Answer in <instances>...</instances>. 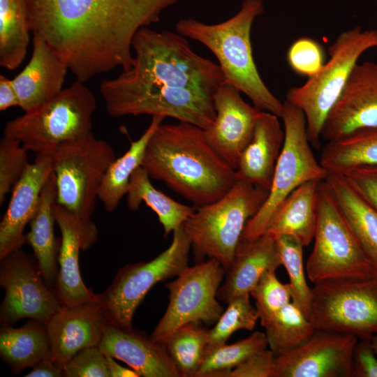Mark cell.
I'll return each instance as SVG.
<instances>
[{"instance_id": "cell-1", "label": "cell", "mask_w": 377, "mask_h": 377, "mask_svg": "<svg viewBox=\"0 0 377 377\" xmlns=\"http://www.w3.org/2000/svg\"><path fill=\"white\" fill-rule=\"evenodd\" d=\"M179 0H26L33 36L43 38L85 82L115 68L128 70L135 34Z\"/></svg>"}, {"instance_id": "cell-2", "label": "cell", "mask_w": 377, "mask_h": 377, "mask_svg": "<svg viewBox=\"0 0 377 377\" xmlns=\"http://www.w3.org/2000/svg\"><path fill=\"white\" fill-rule=\"evenodd\" d=\"M141 166L150 178L199 207L221 198L237 181L235 170L211 145L205 130L184 121L158 126Z\"/></svg>"}, {"instance_id": "cell-3", "label": "cell", "mask_w": 377, "mask_h": 377, "mask_svg": "<svg viewBox=\"0 0 377 377\" xmlns=\"http://www.w3.org/2000/svg\"><path fill=\"white\" fill-rule=\"evenodd\" d=\"M128 70L111 79L117 86L153 93L191 89L214 94L226 81L219 64L196 54L177 31L140 29L132 41Z\"/></svg>"}, {"instance_id": "cell-4", "label": "cell", "mask_w": 377, "mask_h": 377, "mask_svg": "<svg viewBox=\"0 0 377 377\" xmlns=\"http://www.w3.org/2000/svg\"><path fill=\"white\" fill-rule=\"evenodd\" d=\"M263 12L262 0H244L239 10L222 22L209 24L183 18L177 22L175 31L207 47L216 57L226 81L246 94L254 107L281 118L283 103L264 83L253 57L251 27Z\"/></svg>"}, {"instance_id": "cell-5", "label": "cell", "mask_w": 377, "mask_h": 377, "mask_svg": "<svg viewBox=\"0 0 377 377\" xmlns=\"http://www.w3.org/2000/svg\"><path fill=\"white\" fill-rule=\"evenodd\" d=\"M377 47V29L360 26L341 32L330 45V59L302 85L289 89L288 102L304 114L311 147H320L321 131L330 110L341 95L360 56Z\"/></svg>"}, {"instance_id": "cell-6", "label": "cell", "mask_w": 377, "mask_h": 377, "mask_svg": "<svg viewBox=\"0 0 377 377\" xmlns=\"http://www.w3.org/2000/svg\"><path fill=\"white\" fill-rule=\"evenodd\" d=\"M96 107L94 94L76 80L52 99L8 121L3 136L17 140L27 151L47 152L91 132Z\"/></svg>"}, {"instance_id": "cell-7", "label": "cell", "mask_w": 377, "mask_h": 377, "mask_svg": "<svg viewBox=\"0 0 377 377\" xmlns=\"http://www.w3.org/2000/svg\"><path fill=\"white\" fill-rule=\"evenodd\" d=\"M269 191L260 186L236 181L221 198L200 207L183 228L198 256L230 265L247 221L260 209Z\"/></svg>"}, {"instance_id": "cell-8", "label": "cell", "mask_w": 377, "mask_h": 377, "mask_svg": "<svg viewBox=\"0 0 377 377\" xmlns=\"http://www.w3.org/2000/svg\"><path fill=\"white\" fill-rule=\"evenodd\" d=\"M47 152L55 177L56 202L80 219L89 220L103 177L117 158L113 148L91 131Z\"/></svg>"}, {"instance_id": "cell-9", "label": "cell", "mask_w": 377, "mask_h": 377, "mask_svg": "<svg viewBox=\"0 0 377 377\" xmlns=\"http://www.w3.org/2000/svg\"><path fill=\"white\" fill-rule=\"evenodd\" d=\"M283 105L281 119L285 138L272 186L262 207L247 221L241 239L250 241L262 236L277 208L296 188L309 181L323 182L329 175L313 155L304 114L287 101Z\"/></svg>"}, {"instance_id": "cell-10", "label": "cell", "mask_w": 377, "mask_h": 377, "mask_svg": "<svg viewBox=\"0 0 377 377\" xmlns=\"http://www.w3.org/2000/svg\"><path fill=\"white\" fill-rule=\"evenodd\" d=\"M314 245L306 263L313 283L332 279H371L377 268L352 232L325 180L320 184Z\"/></svg>"}, {"instance_id": "cell-11", "label": "cell", "mask_w": 377, "mask_h": 377, "mask_svg": "<svg viewBox=\"0 0 377 377\" xmlns=\"http://www.w3.org/2000/svg\"><path fill=\"white\" fill-rule=\"evenodd\" d=\"M309 318L315 330L371 339L377 334V276L339 278L315 283Z\"/></svg>"}, {"instance_id": "cell-12", "label": "cell", "mask_w": 377, "mask_h": 377, "mask_svg": "<svg viewBox=\"0 0 377 377\" xmlns=\"http://www.w3.org/2000/svg\"><path fill=\"white\" fill-rule=\"evenodd\" d=\"M170 245L153 260L126 265L117 272L112 283L98 294L108 321L131 327L137 308L158 282L178 276L188 265L191 242L183 226L173 232Z\"/></svg>"}, {"instance_id": "cell-13", "label": "cell", "mask_w": 377, "mask_h": 377, "mask_svg": "<svg viewBox=\"0 0 377 377\" xmlns=\"http://www.w3.org/2000/svg\"><path fill=\"white\" fill-rule=\"evenodd\" d=\"M225 272L219 262L209 258L188 266L166 283L169 303L151 334L153 339L163 343L177 328L191 322L215 324L224 311L216 293Z\"/></svg>"}, {"instance_id": "cell-14", "label": "cell", "mask_w": 377, "mask_h": 377, "mask_svg": "<svg viewBox=\"0 0 377 377\" xmlns=\"http://www.w3.org/2000/svg\"><path fill=\"white\" fill-rule=\"evenodd\" d=\"M0 260V285L5 290L1 325H10L26 318L46 323L61 304L47 285L37 262L22 248Z\"/></svg>"}, {"instance_id": "cell-15", "label": "cell", "mask_w": 377, "mask_h": 377, "mask_svg": "<svg viewBox=\"0 0 377 377\" xmlns=\"http://www.w3.org/2000/svg\"><path fill=\"white\" fill-rule=\"evenodd\" d=\"M357 337L316 330L306 341L275 357L274 377H351Z\"/></svg>"}, {"instance_id": "cell-16", "label": "cell", "mask_w": 377, "mask_h": 377, "mask_svg": "<svg viewBox=\"0 0 377 377\" xmlns=\"http://www.w3.org/2000/svg\"><path fill=\"white\" fill-rule=\"evenodd\" d=\"M377 128V63L357 64L321 131L327 142L357 131Z\"/></svg>"}, {"instance_id": "cell-17", "label": "cell", "mask_w": 377, "mask_h": 377, "mask_svg": "<svg viewBox=\"0 0 377 377\" xmlns=\"http://www.w3.org/2000/svg\"><path fill=\"white\" fill-rule=\"evenodd\" d=\"M53 214L61 234L58 255L59 268L54 292L61 305H75L98 300V295L84 283L79 267V253L98 240V229L89 220H83L56 202Z\"/></svg>"}, {"instance_id": "cell-18", "label": "cell", "mask_w": 377, "mask_h": 377, "mask_svg": "<svg viewBox=\"0 0 377 377\" xmlns=\"http://www.w3.org/2000/svg\"><path fill=\"white\" fill-rule=\"evenodd\" d=\"M214 124L205 130L211 145L235 170L262 110L245 102L241 91L225 81L214 94Z\"/></svg>"}, {"instance_id": "cell-19", "label": "cell", "mask_w": 377, "mask_h": 377, "mask_svg": "<svg viewBox=\"0 0 377 377\" xmlns=\"http://www.w3.org/2000/svg\"><path fill=\"white\" fill-rule=\"evenodd\" d=\"M107 321L99 298L61 305L46 323L52 360L64 367L79 350L98 346Z\"/></svg>"}, {"instance_id": "cell-20", "label": "cell", "mask_w": 377, "mask_h": 377, "mask_svg": "<svg viewBox=\"0 0 377 377\" xmlns=\"http://www.w3.org/2000/svg\"><path fill=\"white\" fill-rule=\"evenodd\" d=\"M53 172L49 152L36 154L12 188L8 208L0 223V259L27 243L25 226L34 217L41 191Z\"/></svg>"}, {"instance_id": "cell-21", "label": "cell", "mask_w": 377, "mask_h": 377, "mask_svg": "<svg viewBox=\"0 0 377 377\" xmlns=\"http://www.w3.org/2000/svg\"><path fill=\"white\" fill-rule=\"evenodd\" d=\"M100 350L108 356L126 363L143 377H179L165 345L151 336L107 321Z\"/></svg>"}, {"instance_id": "cell-22", "label": "cell", "mask_w": 377, "mask_h": 377, "mask_svg": "<svg viewBox=\"0 0 377 377\" xmlns=\"http://www.w3.org/2000/svg\"><path fill=\"white\" fill-rule=\"evenodd\" d=\"M67 64L38 36L33 37L31 57L13 79L19 107L30 111L45 103L63 89Z\"/></svg>"}, {"instance_id": "cell-23", "label": "cell", "mask_w": 377, "mask_h": 377, "mask_svg": "<svg viewBox=\"0 0 377 377\" xmlns=\"http://www.w3.org/2000/svg\"><path fill=\"white\" fill-rule=\"evenodd\" d=\"M281 265L276 239L269 234L265 232L254 240L240 239L226 269L217 299L228 304L235 297L250 294L265 272L276 271Z\"/></svg>"}, {"instance_id": "cell-24", "label": "cell", "mask_w": 377, "mask_h": 377, "mask_svg": "<svg viewBox=\"0 0 377 377\" xmlns=\"http://www.w3.org/2000/svg\"><path fill=\"white\" fill-rule=\"evenodd\" d=\"M279 118L261 111L253 135L239 156L235 170L237 181L269 191L285 138Z\"/></svg>"}, {"instance_id": "cell-25", "label": "cell", "mask_w": 377, "mask_h": 377, "mask_svg": "<svg viewBox=\"0 0 377 377\" xmlns=\"http://www.w3.org/2000/svg\"><path fill=\"white\" fill-rule=\"evenodd\" d=\"M318 181H309L296 188L279 205L265 232L275 239L290 235L306 246L314 238L317 221Z\"/></svg>"}, {"instance_id": "cell-26", "label": "cell", "mask_w": 377, "mask_h": 377, "mask_svg": "<svg viewBox=\"0 0 377 377\" xmlns=\"http://www.w3.org/2000/svg\"><path fill=\"white\" fill-rule=\"evenodd\" d=\"M325 182L352 232L377 268V211L343 175L329 174Z\"/></svg>"}, {"instance_id": "cell-27", "label": "cell", "mask_w": 377, "mask_h": 377, "mask_svg": "<svg viewBox=\"0 0 377 377\" xmlns=\"http://www.w3.org/2000/svg\"><path fill=\"white\" fill-rule=\"evenodd\" d=\"M56 196V182L52 172L43 188L36 212L29 223L30 230L26 235L27 243L31 246L41 274L52 289L57 276V261L61 244V239L55 237L54 231L56 221L53 205Z\"/></svg>"}, {"instance_id": "cell-28", "label": "cell", "mask_w": 377, "mask_h": 377, "mask_svg": "<svg viewBox=\"0 0 377 377\" xmlns=\"http://www.w3.org/2000/svg\"><path fill=\"white\" fill-rule=\"evenodd\" d=\"M0 355L15 374L52 358L46 323L31 319L21 327L3 326L0 332Z\"/></svg>"}, {"instance_id": "cell-29", "label": "cell", "mask_w": 377, "mask_h": 377, "mask_svg": "<svg viewBox=\"0 0 377 377\" xmlns=\"http://www.w3.org/2000/svg\"><path fill=\"white\" fill-rule=\"evenodd\" d=\"M142 202L157 215L163 228L164 237L182 226L195 211L192 207L182 204L156 189L147 171L139 166L131 175L126 202L128 209L135 211L139 209Z\"/></svg>"}, {"instance_id": "cell-30", "label": "cell", "mask_w": 377, "mask_h": 377, "mask_svg": "<svg viewBox=\"0 0 377 377\" xmlns=\"http://www.w3.org/2000/svg\"><path fill=\"white\" fill-rule=\"evenodd\" d=\"M165 118L152 116L143 134L137 140L131 141L128 151L108 167L98 191V198L106 212H113L126 195L133 172L141 166L147 142Z\"/></svg>"}, {"instance_id": "cell-31", "label": "cell", "mask_w": 377, "mask_h": 377, "mask_svg": "<svg viewBox=\"0 0 377 377\" xmlns=\"http://www.w3.org/2000/svg\"><path fill=\"white\" fill-rule=\"evenodd\" d=\"M320 163L329 174L339 175L357 167L377 165V128L359 130L327 142Z\"/></svg>"}, {"instance_id": "cell-32", "label": "cell", "mask_w": 377, "mask_h": 377, "mask_svg": "<svg viewBox=\"0 0 377 377\" xmlns=\"http://www.w3.org/2000/svg\"><path fill=\"white\" fill-rule=\"evenodd\" d=\"M31 31L26 0H0V65L16 69L24 59Z\"/></svg>"}, {"instance_id": "cell-33", "label": "cell", "mask_w": 377, "mask_h": 377, "mask_svg": "<svg viewBox=\"0 0 377 377\" xmlns=\"http://www.w3.org/2000/svg\"><path fill=\"white\" fill-rule=\"evenodd\" d=\"M268 348L279 356L296 348L315 332L309 318L293 302L260 321Z\"/></svg>"}, {"instance_id": "cell-34", "label": "cell", "mask_w": 377, "mask_h": 377, "mask_svg": "<svg viewBox=\"0 0 377 377\" xmlns=\"http://www.w3.org/2000/svg\"><path fill=\"white\" fill-rule=\"evenodd\" d=\"M209 330L200 322L186 323L163 343L179 377H195L208 345Z\"/></svg>"}, {"instance_id": "cell-35", "label": "cell", "mask_w": 377, "mask_h": 377, "mask_svg": "<svg viewBox=\"0 0 377 377\" xmlns=\"http://www.w3.org/2000/svg\"><path fill=\"white\" fill-rule=\"evenodd\" d=\"M267 348L265 334L259 331L232 344L207 346L195 377H228L232 369Z\"/></svg>"}, {"instance_id": "cell-36", "label": "cell", "mask_w": 377, "mask_h": 377, "mask_svg": "<svg viewBox=\"0 0 377 377\" xmlns=\"http://www.w3.org/2000/svg\"><path fill=\"white\" fill-rule=\"evenodd\" d=\"M277 250L289 277L292 302L309 318L312 288L306 282L303 264V247L301 242L290 235L276 238Z\"/></svg>"}, {"instance_id": "cell-37", "label": "cell", "mask_w": 377, "mask_h": 377, "mask_svg": "<svg viewBox=\"0 0 377 377\" xmlns=\"http://www.w3.org/2000/svg\"><path fill=\"white\" fill-rule=\"evenodd\" d=\"M227 304V309L209 330L208 346L226 343L236 331L252 330L259 320L256 306L251 304L250 294L235 297Z\"/></svg>"}, {"instance_id": "cell-38", "label": "cell", "mask_w": 377, "mask_h": 377, "mask_svg": "<svg viewBox=\"0 0 377 377\" xmlns=\"http://www.w3.org/2000/svg\"><path fill=\"white\" fill-rule=\"evenodd\" d=\"M256 302L260 321L270 317L290 302L292 295L288 283H282L275 270L265 272L250 292Z\"/></svg>"}, {"instance_id": "cell-39", "label": "cell", "mask_w": 377, "mask_h": 377, "mask_svg": "<svg viewBox=\"0 0 377 377\" xmlns=\"http://www.w3.org/2000/svg\"><path fill=\"white\" fill-rule=\"evenodd\" d=\"M27 150L17 140L3 136L0 141V205L30 163Z\"/></svg>"}, {"instance_id": "cell-40", "label": "cell", "mask_w": 377, "mask_h": 377, "mask_svg": "<svg viewBox=\"0 0 377 377\" xmlns=\"http://www.w3.org/2000/svg\"><path fill=\"white\" fill-rule=\"evenodd\" d=\"M287 59L294 71L311 77L323 66L324 52L320 45L315 40L302 37L290 45Z\"/></svg>"}, {"instance_id": "cell-41", "label": "cell", "mask_w": 377, "mask_h": 377, "mask_svg": "<svg viewBox=\"0 0 377 377\" xmlns=\"http://www.w3.org/2000/svg\"><path fill=\"white\" fill-rule=\"evenodd\" d=\"M63 370L66 377H110L106 356L98 346L79 350Z\"/></svg>"}, {"instance_id": "cell-42", "label": "cell", "mask_w": 377, "mask_h": 377, "mask_svg": "<svg viewBox=\"0 0 377 377\" xmlns=\"http://www.w3.org/2000/svg\"><path fill=\"white\" fill-rule=\"evenodd\" d=\"M342 175L377 211V165L354 168L346 171Z\"/></svg>"}, {"instance_id": "cell-43", "label": "cell", "mask_w": 377, "mask_h": 377, "mask_svg": "<svg viewBox=\"0 0 377 377\" xmlns=\"http://www.w3.org/2000/svg\"><path fill=\"white\" fill-rule=\"evenodd\" d=\"M275 355L265 348L253 354L232 369L228 377H274Z\"/></svg>"}, {"instance_id": "cell-44", "label": "cell", "mask_w": 377, "mask_h": 377, "mask_svg": "<svg viewBox=\"0 0 377 377\" xmlns=\"http://www.w3.org/2000/svg\"><path fill=\"white\" fill-rule=\"evenodd\" d=\"M351 377H377V355L370 339H357L353 350Z\"/></svg>"}, {"instance_id": "cell-45", "label": "cell", "mask_w": 377, "mask_h": 377, "mask_svg": "<svg viewBox=\"0 0 377 377\" xmlns=\"http://www.w3.org/2000/svg\"><path fill=\"white\" fill-rule=\"evenodd\" d=\"M19 106V101L13 80L4 75H0V110L4 111L9 108Z\"/></svg>"}, {"instance_id": "cell-46", "label": "cell", "mask_w": 377, "mask_h": 377, "mask_svg": "<svg viewBox=\"0 0 377 377\" xmlns=\"http://www.w3.org/2000/svg\"><path fill=\"white\" fill-rule=\"evenodd\" d=\"M26 377H61L64 376L63 367L52 358L45 359L37 363L32 367Z\"/></svg>"}, {"instance_id": "cell-47", "label": "cell", "mask_w": 377, "mask_h": 377, "mask_svg": "<svg viewBox=\"0 0 377 377\" xmlns=\"http://www.w3.org/2000/svg\"><path fill=\"white\" fill-rule=\"evenodd\" d=\"M106 356L110 377H140V374L133 369H127L117 363L114 358Z\"/></svg>"}, {"instance_id": "cell-48", "label": "cell", "mask_w": 377, "mask_h": 377, "mask_svg": "<svg viewBox=\"0 0 377 377\" xmlns=\"http://www.w3.org/2000/svg\"><path fill=\"white\" fill-rule=\"evenodd\" d=\"M370 340L372 348L376 354L377 355V334L373 335Z\"/></svg>"}]
</instances>
